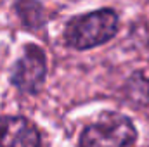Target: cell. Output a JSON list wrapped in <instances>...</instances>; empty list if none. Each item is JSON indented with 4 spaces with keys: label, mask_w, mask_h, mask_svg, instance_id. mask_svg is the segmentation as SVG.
Segmentation results:
<instances>
[{
    "label": "cell",
    "mask_w": 149,
    "mask_h": 147,
    "mask_svg": "<svg viewBox=\"0 0 149 147\" xmlns=\"http://www.w3.org/2000/svg\"><path fill=\"white\" fill-rule=\"evenodd\" d=\"M0 147H40V133L26 118L0 116Z\"/></svg>",
    "instance_id": "obj_4"
},
{
    "label": "cell",
    "mask_w": 149,
    "mask_h": 147,
    "mask_svg": "<svg viewBox=\"0 0 149 147\" xmlns=\"http://www.w3.org/2000/svg\"><path fill=\"white\" fill-rule=\"evenodd\" d=\"M118 16L111 9L95 10L71 19L66 26L64 40L70 47L85 50L97 47L116 35Z\"/></svg>",
    "instance_id": "obj_1"
},
{
    "label": "cell",
    "mask_w": 149,
    "mask_h": 147,
    "mask_svg": "<svg viewBox=\"0 0 149 147\" xmlns=\"http://www.w3.org/2000/svg\"><path fill=\"white\" fill-rule=\"evenodd\" d=\"M45 73H47V64L43 50L37 45H28L24 49L23 57L16 62L10 80L21 92L35 94L43 83Z\"/></svg>",
    "instance_id": "obj_3"
},
{
    "label": "cell",
    "mask_w": 149,
    "mask_h": 147,
    "mask_svg": "<svg viewBox=\"0 0 149 147\" xmlns=\"http://www.w3.org/2000/svg\"><path fill=\"white\" fill-rule=\"evenodd\" d=\"M135 139V126L127 116L108 112L83 130L80 147H132Z\"/></svg>",
    "instance_id": "obj_2"
}]
</instances>
